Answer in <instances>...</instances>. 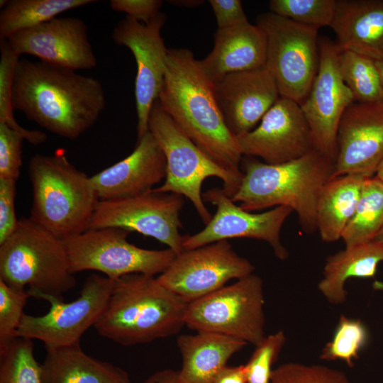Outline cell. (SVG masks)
I'll list each match as a JSON object with an SVG mask.
<instances>
[{"instance_id":"cell-1","label":"cell","mask_w":383,"mask_h":383,"mask_svg":"<svg viewBox=\"0 0 383 383\" xmlns=\"http://www.w3.org/2000/svg\"><path fill=\"white\" fill-rule=\"evenodd\" d=\"M13 109L59 136L77 138L98 120L106 106L101 82L76 70L20 59L13 82Z\"/></svg>"},{"instance_id":"cell-2","label":"cell","mask_w":383,"mask_h":383,"mask_svg":"<svg viewBox=\"0 0 383 383\" xmlns=\"http://www.w3.org/2000/svg\"><path fill=\"white\" fill-rule=\"evenodd\" d=\"M160 107L182 132L225 170L243 177V155L237 136L228 127L199 60L186 48H170L157 99Z\"/></svg>"},{"instance_id":"cell-3","label":"cell","mask_w":383,"mask_h":383,"mask_svg":"<svg viewBox=\"0 0 383 383\" xmlns=\"http://www.w3.org/2000/svg\"><path fill=\"white\" fill-rule=\"evenodd\" d=\"M333 164L317 150L275 165L245 156L241 161V183L231 199L250 212L274 206L289 207L296 213L304 231L313 233L317 230L319 195L332 176Z\"/></svg>"},{"instance_id":"cell-4","label":"cell","mask_w":383,"mask_h":383,"mask_svg":"<svg viewBox=\"0 0 383 383\" xmlns=\"http://www.w3.org/2000/svg\"><path fill=\"white\" fill-rule=\"evenodd\" d=\"M189 302L155 276L131 274L114 280L107 304L94 328L122 345L151 342L178 333Z\"/></svg>"},{"instance_id":"cell-5","label":"cell","mask_w":383,"mask_h":383,"mask_svg":"<svg viewBox=\"0 0 383 383\" xmlns=\"http://www.w3.org/2000/svg\"><path fill=\"white\" fill-rule=\"evenodd\" d=\"M28 175L33 190L31 220L62 240L87 230L100 201L91 177L77 169L62 152L32 157Z\"/></svg>"},{"instance_id":"cell-6","label":"cell","mask_w":383,"mask_h":383,"mask_svg":"<svg viewBox=\"0 0 383 383\" xmlns=\"http://www.w3.org/2000/svg\"><path fill=\"white\" fill-rule=\"evenodd\" d=\"M0 279L26 289L30 296L63 299L76 279L64 240L30 218H21L13 233L0 244Z\"/></svg>"},{"instance_id":"cell-7","label":"cell","mask_w":383,"mask_h":383,"mask_svg":"<svg viewBox=\"0 0 383 383\" xmlns=\"http://www.w3.org/2000/svg\"><path fill=\"white\" fill-rule=\"evenodd\" d=\"M148 131L162 150L167 163L164 183L152 191L186 196L203 223L207 224L212 216L202 197L204 181L209 177L219 178L223 182V192L232 198L243 177L225 170L204 154L162 110L157 99L149 115Z\"/></svg>"},{"instance_id":"cell-8","label":"cell","mask_w":383,"mask_h":383,"mask_svg":"<svg viewBox=\"0 0 383 383\" xmlns=\"http://www.w3.org/2000/svg\"><path fill=\"white\" fill-rule=\"evenodd\" d=\"M256 25L265 34V67L273 77L280 96L300 105L317 74L319 28L297 23L271 11L259 15Z\"/></svg>"},{"instance_id":"cell-9","label":"cell","mask_w":383,"mask_h":383,"mask_svg":"<svg viewBox=\"0 0 383 383\" xmlns=\"http://www.w3.org/2000/svg\"><path fill=\"white\" fill-rule=\"evenodd\" d=\"M262 279L251 274L189 302L184 323L196 332L227 335L255 346L265 338Z\"/></svg>"},{"instance_id":"cell-10","label":"cell","mask_w":383,"mask_h":383,"mask_svg":"<svg viewBox=\"0 0 383 383\" xmlns=\"http://www.w3.org/2000/svg\"><path fill=\"white\" fill-rule=\"evenodd\" d=\"M130 233L106 227L88 229L64 240L72 272L98 271L113 280L131 274L155 276L164 272L176 257L170 248L148 250L129 243Z\"/></svg>"},{"instance_id":"cell-11","label":"cell","mask_w":383,"mask_h":383,"mask_svg":"<svg viewBox=\"0 0 383 383\" xmlns=\"http://www.w3.org/2000/svg\"><path fill=\"white\" fill-rule=\"evenodd\" d=\"M114 280L96 274L89 276L79 296L70 303L47 297L48 312L34 316L24 313L17 336L42 341L45 348L80 343L81 337L101 317L113 290Z\"/></svg>"},{"instance_id":"cell-12","label":"cell","mask_w":383,"mask_h":383,"mask_svg":"<svg viewBox=\"0 0 383 383\" xmlns=\"http://www.w3.org/2000/svg\"><path fill=\"white\" fill-rule=\"evenodd\" d=\"M182 196L152 190L133 197L99 201L88 229L106 227L124 228L154 238L179 255L184 250L179 213Z\"/></svg>"},{"instance_id":"cell-13","label":"cell","mask_w":383,"mask_h":383,"mask_svg":"<svg viewBox=\"0 0 383 383\" xmlns=\"http://www.w3.org/2000/svg\"><path fill=\"white\" fill-rule=\"evenodd\" d=\"M251 262L238 255L227 240L184 250L157 280L188 302L206 296L230 280L252 274Z\"/></svg>"},{"instance_id":"cell-14","label":"cell","mask_w":383,"mask_h":383,"mask_svg":"<svg viewBox=\"0 0 383 383\" xmlns=\"http://www.w3.org/2000/svg\"><path fill=\"white\" fill-rule=\"evenodd\" d=\"M335 42L319 40V64L309 94L300 104L309 124L315 148L334 162L340 119L354 101L345 84Z\"/></svg>"},{"instance_id":"cell-15","label":"cell","mask_w":383,"mask_h":383,"mask_svg":"<svg viewBox=\"0 0 383 383\" xmlns=\"http://www.w3.org/2000/svg\"><path fill=\"white\" fill-rule=\"evenodd\" d=\"M202 197L204 201L216 206V211L201 231L183 235L184 250L229 238H248L267 242L281 260L288 257V252L280 240V232L284 221L293 212L292 209L280 206L263 213H252L237 206L220 188L206 191Z\"/></svg>"},{"instance_id":"cell-16","label":"cell","mask_w":383,"mask_h":383,"mask_svg":"<svg viewBox=\"0 0 383 383\" xmlns=\"http://www.w3.org/2000/svg\"><path fill=\"white\" fill-rule=\"evenodd\" d=\"M167 16L160 13L148 23L128 16L118 22L111 38L119 45L129 48L136 62L135 97L138 139L148 131L149 115L160 92L167 62L166 48L161 30Z\"/></svg>"},{"instance_id":"cell-17","label":"cell","mask_w":383,"mask_h":383,"mask_svg":"<svg viewBox=\"0 0 383 383\" xmlns=\"http://www.w3.org/2000/svg\"><path fill=\"white\" fill-rule=\"evenodd\" d=\"M243 156L270 165L297 159L316 150L300 105L280 96L251 131L237 136Z\"/></svg>"},{"instance_id":"cell-18","label":"cell","mask_w":383,"mask_h":383,"mask_svg":"<svg viewBox=\"0 0 383 383\" xmlns=\"http://www.w3.org/2000/svg\"><path fill=\"white\" fill-rule=\"evenodd\" d=\"M383 160V102H353L344 112L337 133L331 178L375 175Z\"/></svg>"},{"instance_id":"cell-19","label":"cell","mask_w":383,"mask_h":383,"mask_svg":"<svg viewBox=\"0 0 383 383\" xmlns=\"http://www.w3.org/2000/svg\"><path fill=\"white\" fill-rule=\"evenodd\" d=\"M6 40L20 56L33 55L40 61L74 70L96 65L87 24L78 18L56 17L20 31Z\"/></svg>"},{"instance_id":"cell-20","label":"cell","mask_w":383,"mask_h":383,"mask_svg":"<svg viewBox=\"0 0 383 383\" xmlns=\"http://www.w3.org/2000/svg\"><path fill=\"white\" fill-rule=\"evenodd\" d=\"M213 84L224 120L236 136L254 129L280 97L265 67L228 74Z\"/></svg>"},{"instance_id":"cell-21","label":"cell","mask_w":383,"mask_h":383,"mask_svg":"<svg viewBox=\"0 0 383 383\" xmlns=\"http://www.w3.org/2000/svg\"><path fill=\"white\" fill-rule=\"evenodd\" d=\"M162 150L148 131L123 160L91 177L100 201L122 199L151 191L166 177Z\"/></svg>"},{"instance_id":"cell-22","label":"cell","mask_w":383,"mask_h":383,"mask_svg":"<svg viewBox=\"0 0 383 383\" xmlns=\"http://www.w3.org/2000/svg\"><path fill=\"white\" fill-rule=\"evenodd\" d=\"M267 40L262 29L250 22L218 29L211 52L201 67L213 84L225 76L265 67Z\"/></svg>"},{"instance_id":"cell-23","label":"cell","mask_w":383,"mask_h":383,"mask_svg":"<svg viewBox=\"0 0 383 383\" xmlns=\"http://www.w3.org/2000/svg\"><path fill=\"white\" fill-rule=\"evenodd\" d=\"M330 27L340 51L383 61V0H336Z\"/></svg>"},{"instance_id":"cell-24","label":"cell","mask_w":383,"mask_h":383,"mask_svg":"<svg viewBox=\"0 0 383 383\" xmlns=\"http://www.w3.org/2000/svg\"><path fill=\"white\" fill-rule=\"evenodd\" d=\"M246 344L227 335L209 332L179 336L177 345L182 365L177 373L176 383H213L228 360Z\"/></svg>"},{"instance_id":"cell-25","label":"cell","mask_w":383,"mask_h":383,"mask_svg":"<svg viewBox=\"0 0 383 383\" xmlns=\"http://www.w3.org/2000/svg\"><path fill=\"white\" fill-rule=\"evenodd\" d=\"M41 375L43 383H131L126 371L87 355L80 343L46 348Z\"/></svg>"},{"instance_id":"cell-26","label":"cell","mask_w":383,"mask_h":383,"mask_svg":"<svg viewBox=\"0 0 383 383\" xmlns=\"http://www.w3.org/2000/svg\"><path fill=\"white\" fill-rule=\"evenodd\" d=\"M382 262L383 245L374 240L345 247L327 258L318 289L329 302L342 304L347 297L346 281L353 277H374Z\"/></svg>"},{"instance_id":"cell-27","label":"cell","mask_w":383,"mask_h":383,"mask_svg":"<svg viewBox=\"0 0 383 383\" xmlns=\"http://www.w3.org/2000/svg\"><path fill=\"white\" fill-rule=\"evenodd\" d=\"M366 178L345 174L331 178L322 188L317 204L316 229L322 240L335 242L355 211Z\"/></svg>"},{"instance_id":"cell-28","label":"cell","mask_w":383,"mask_h":383,"mask_svg":"<svg viewBox=\"0 0 383 383\" xmlns=\"http://www.w3.org/2000/svg\"><path fill=\"white\" fill-rule=\"evenodd\" d=\"M95 2L93 0H10L0 11V39L48 21L65 11Z\"/></svg>"},{"instance_id":"cell-29","label":"cell","mask_w":383,"mask_h":383,"mask_svg":"<svg viewBox=\"0 0 383 383\" xmlns=\"http://www.w3.org/2000/svg\"><path fill=\"white\" fill-rule=\"evenodd\" d=\"M383 228V181L373 176L364 180L355 211L341 238L345 247L374 240Z\"/></svg>"},{"instance_id":"cell-30","label":"cell","mask_w":383,"mask_h":383,"mask_svg":"<svg viewBox=\"0 0 383 383\" xmlns=\"http://www.w3.org/2000/svg\"><path fill=\"white\" fill-rule=\"evenodd\" d=\"M338 61L343 79L353 94L355 102H383L382 82L374 60L345 50L340 51Z\"/></svg>"},{"instance_id":"cell-31","label":"cell","mask_w":383,"mask_h":383,"mask_svg":"<svg viewBox=\"0 0 383 383\" xmlns=\"http://www.w3.org/2000/svg\"><path fill=\"white\" fill-rule=\"evenodd\" d=\"M0 50V123H4L19 133L24 140L33 145L42 144L46 140L47 135L40 131L28 130L21 126L13 115V82L20 55L12 49L6 40H1Z\"/></svg>"},{"instance_id":"cell-32","label":"cell","mask_w":383,"mask_h":383,"mask_svg":"<svg viewBox=\"0 0 383 383\" xmlns=\"http://www.w3.org/2000/svg\"><path fill=\"white\" fill-rule=\"evenodd\" d=\"M0 383H43L33 340L18 337L0 352Z\"/></svg>"},{"instance_id":"cell-33","label":"cell","mask_w":383,"mask_h":383,"mask_svg":"<svg viewBox=\"0 0 383 383\" xmlns=\"http://www.w3.org/2000/svg\"><path fill=\"white\" fill-rule=\"evenodd\" d=\"M367 340L368 332L362 321L341 316L333 338L323 348L320 358L340 360L351 367Z\"/></svg>"},{"instance_id":"cell-34","label":"cell","mask_w":383,"mask_h":383,"mask_svg":"<svg viewBox=\"0 0 383 383\" xmlns=\"http://www.w3.org/2000/svg\"><path fill=\"white\" fill-rule=\"evenodd\" d=\"M336 0H271V12L297 23L321 28L331 26Z\"/></svg>"},{"instance_id":"cell-35","label":"cell","mask_w":383,"mask_h":383,"mask_svg":"<svg viewBox=\"0 0 383 383\" xmlns=\"http://www.w3.org/2000/svg\"><path fill=\"white\" fill-rule=\"evenodd\" d=\"M29 297L27 289L9 286L0 279V352L18 338L17 331Z\"/></svg>"},{"instance_id":"cell-36","label":"cell","mask_w":383,"mask_h":383,"mask_svg":"<svg viewBox=\"0 0 383 383\" xmlns=\"http://www.w3.org/2000/svg\"><path fill=\"white\" fill-rule=\"evenodd\" d=\"M286 341L283 331L265 336L245 365L247 383H270L272 365Z\"/></svg>"},{"instance_id":"cell-37","label":"cell","mask_w":383,"mask_h":383,"mask_svg":"<svg viewBox=\"0 0 383 383\" xmlns=\"http://www.w3.org/2000/svg\"><path fill=\"white\" fill-rule=\"evenodd\" d=\"M270 383H352L342 372L323 365L288 362L273 370Z\"/></svg>"},{"instance_id":"cell-38","label":"cell","mask_w":383,"mask_h":383,"mask_svg":"<svg viewBox=\"0 0 383 383\" xmlns=\"http://www.w3.org/2000/svg\"><path fill=\"white\" fill-rule=\"evenodd\" d=\"M23 137L4 123H0V178L17 181L22 165Z\"/></svg>"},{"instance_id":"cell-39","label":"cell","mask_w":383,"mask_h":383,"mask_svg":"<svg viewBox=\"0 0 383 383\" xmlns=\"http://www.w3.org/2000/svg\"><path fill=\"white\" fill-rule=\"evenodd\" d=\"M16 181L0 178V244L15 231L18 220L15 212Z\"/></svg>"},{"instance_id":"cell-40","label":"cell","mask_w":383,"mask_h":383,"mask_svg":"<svg viewBox=\"0 0 383 383\" xmlns=\"http://www.w3.org/2000/svg\"><path fill=\"white\" fill-rule=\"evenodd\" d=\"M162 5L160 0H111L112 10L124 12L127 16L143 23H148L160 13Z\"/></svg>"},{"instance_id":"cell-41","label":"cell","mask_w":383,"mask_h":383,"mask_svg":"<svg viewBox=\"0 0 383 383\" xmlns=\"http://www.w3.org/2000/svg\"><path fill=\"white\" fill-rule=\"evenodd\" d=\"M215 14L218 29H224L248 21L240 0H209Z\"/></svg>"},{"instance_id":"cell-42","label":"cell","mask_w":383,"mask_h":383,"mask_svg":"<svg viewBox=\"0 0 383 383\" xmlns=\"http://www.w3.org/2000/svg\"><path fill=\"white\" fill-rule=\"evenodd\" d=\"M213 383H247L245 365L225 366L216 376Z\"/></svg>"},{"instance_id":"cell-43","label":"cell","mask_w":383,"mask_h":383,"mask_svg":"<svg viewBox=\"0 0 383 383\" xmlns=\"http://www.w3.org/2000/svg\"><path fill=\"white\" fill-rule=\"evenodd\" d=\"M177 373L170 371L157 373L152 376L146 383H176Z\"/></svg>"},{"instance_id":"cell-44","label":"cell","mask_w":383,"mask_h":383,"mask_svg":"<svg viewBox=\"0 0 383 383\" xmlns=\"http://www.w3.org/2000/svg\"><path fill=\"white\" fill-rule=\"evenodd\" d=\"M374 176L383 181V160L379 164Z\"/></svg>"},{"instance_id":"cell-45","label":"cell","mask_w":383,"mask_h":383,"mask_svg":"<svg viewBox=\"0 0 383 383\" xmlns=\"http://www.w3.org/2000/svg\"><path fill=\"white\" fill-rule=\"evenodd\" d=\"M375 62L378 67V70L381 76L382 82V85H383V61H375Z\"/></svg>"},{"instance_id":"cell-46","label":"cell","mask_w":383,"mask_h":383,"mask_svg":"<svg viewBox=\"0 0 383 383\" xmlns=\"http://www.w3.org/2000/svg\"><path fill=\"white\" fill-rule=\"evenodd\" d=\"M374 240L383 245V228L377 235V236L375 237V238Z\"/></svg>"},{"instance_id":"cell-47","label":"cell","mask_w":383,"mask_h":383,"mask_svg":"<svg viewBox=\"0 0 383 383\" xmlns=\"http://www.w3.org/2000/svg\"><path fill=\"white\" fill-rule=\"evenodd\" d=\"M374 286L375 289H380L383 292V282H376Z\"/></svg>"}]
</instances>
